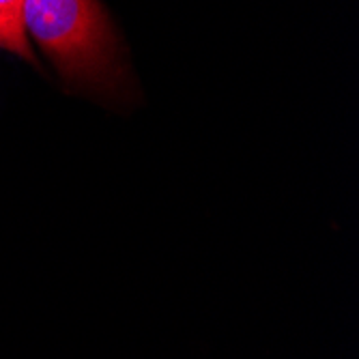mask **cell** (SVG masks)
<instances>
[{
    "mask_svg": "<svg viewBox=\"0 0 359 359\" xmlns=\"http://www.w3.org/2000/svg\"><path fill=\"white\" fill-rule=\"evenodd\" d=\"M22 30L74 90L121 95V41L100 0H24Z\"/></svg>",
    "mask_w": 359,
    "mask_h": 359,
    "instance_id": "6da1fadb",
    "label": "cell"
},
{
    "mask_svg": "<svg viewBox=\"0 0 359 359\" xmlns=\"http://www.w3.org/2000/svg\"><path fill=\"white\" fill-rule=\"evenodd\" d=\"M0 50L15 54V56H20V60H26L30 65H35L37 69H41V65H39L35 52H32V46L28 43L26 35L20 28L11 26L5 18H0Z\"/></svg>",
    "mask_w": 359,
    "mask_h": 359,
    "instance_id": "7a4b0ae2",
    "label": "cell"
},
{
    "mask_svg": "<svg viewBox=\"0 0 359 359\" xmlns=\"http://www.w3.org/2000/svg\"><path fill=\"white\" fill-rule=\"evenodd\" d=\"M22 5H24V0H0V18H5L11 26L20 30H22V22H20Z\"/></svg>",
    "mask_w": 359,
    "mask_h": 359,
    "instance_id": "3957f363",
    "label": "cell"
}]
</instances>
